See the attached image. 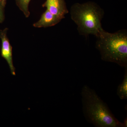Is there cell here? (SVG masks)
<instances>
[{
    "label": "cell",
    "instance_id": "cell-7",
    "mask_svg": "<svg viewBox=\"0 0 127 127\" xmlns=\"http://www.w3.org/2000/svg\"><path fill=\"white\" fill-rule=\"evenodd\" d=\"M125 68L123 80L117 90V94L122 100L127 98V67Z\"/></svg>",
    "mask_w": 127,
    "mask_h": 127
},
{
    "label": "cell",
    "instance_id": "cell-10",
    "mask_svg": "<svg viewBox=\"0 0 127 127\" xmlns=\"http://www.w3.org/2000/svg\"><path fill=\"white\" fill-rule=\"evenodd\" d=\"M0 0L2 2V5L5 7L6 4V0Z\"/></svg>",
    "mask_w": 127,
    "mask_h": 127
},
{
    "label": "cell",
    "instance_id": "cell-3",
    "mask_svg": "<svg viewBox=\"0 0 127 127\" xmlns=\"http://www.w3.org/2000/svg\"><path fill=\"white\" fill-rule=\"evenodd\" d=\"M70 14L71 18L77 26L80 35L97 36L103 29L101 21L104 11L94 2L76 3L71 7Z\"/></svg>",
    "mask_w": 127,
    "mask_h": 127
},
{
    "label": "cell",
    "instance_id": "cell-9",
    "mask_svg": "<svg viewBox=\"0 0 127 127\" xmlns=\"http://www.w3.org/2000/svg\"><path fill=\"white\" fill-rule=\"evenodd\" d=\"M4 6L2 5V2L0 0V23H2L4 20L5 15L4 12Z\"/></svg>",
    "mask_w": 127,
    "mask_h": 127
},
{
    "label": "cell",
    "instance_id": "cell-5",
    "mask_svg": "<svg viewBox=\"0 0 127 127\" xmlns=\"http://www.w3.org/2000/svg\"><path fill=\"white\" fill-rule=\"evenodd\" d=\"M42 6L61 20L68 12L64 0H46Z\"/></svg>",
    "mask_w": 127,
    "mask_h": 127
},
{
    "label": "cell",
    "instance_id": "cell-1",
    "mask_svg": "<svg viewBox=\"0 0 127 127\" xmlns=\"http://www.w3.org/2000/svg\"><path fill=\"white\" fill-rule=\"evenodd\" d=\"M81 95L83 113L89 122L97 127H124L94 90L85 85Z\"/></svg>",
    "mask_w": 127,
    "mask_h": 127
},
{
    "label": "cell",
    "instance_id": "cell-6",
    "mask_svg": "<svg viewBox=\"0 0 127 127\" xmlns=\"http://www.w3.org/2000/svg\"><path fill=\"white\" fill-rule=\"evenodd\" d=\"M61 20L46 9L41 16L39 20L34 23L33 26L38 28L50 27L57 25Z\"/></svg>",
    "mask_w": 127,
    "mask_h": 127
},
{
    "label": "cell",
    "instance_id": "cell-4",
    "mask_svg": "<svg viewBox=\"0 0 127 127\" xmlns=\"http://www.w3.org/2000/svg\"><path fill=\"white\" fill-rule=\"evenodd\" d=\"M8 28L0 31V38L1 40V55L7 62L12 75H16L15 68L14 65L12 56V47L7 36Z\"/></svg>",
    "mask_w": 127,
    "mask_h": 127
},
{
    "label": "cell",
    "instance_id": "cell-2",
    "mask_svg": "<svg viewBox=\"0 0 127 127\" xmlns=\"http://www.w3.org/2000/svg\"><path fill=\"white\" fill-rule=\"evenodd\" d=\"M96 37V48L102 61L127 67V30L110 33L103 29Z\"/></svg>",
    "mask_w": 127,
    "mask_h": 127
},
{
    "label": "cell",
    "instance_id": "cell-8",
    "mask_svg": "<svg viewBox=\"0 0 127 127\" xmlns=\"http://www.w3.org/2000/svg\"><path fill=\"white\" fill-rule=\"evenodd\" d=\"M31 1V0H16L17 4L26 18H28L30 15L28 7Z\"/></svg>",
    "mask_w": 127,
    "mask_h": 127
}]
</instances>
